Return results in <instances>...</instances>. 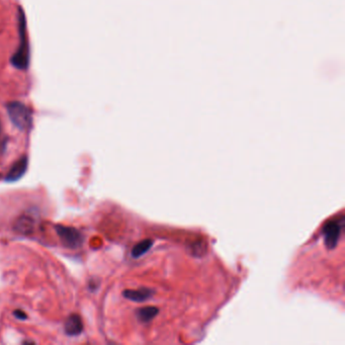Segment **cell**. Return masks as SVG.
I'll return each mask as SVG.
<instances>
[{
    "mask_svg": "<svg viewBox=\"0 0 345 345\" xmlns=\"http://www.w3.org/2000/svg\"><path fill=\"white\" fill-rule=\"evenodd\" d=\"M83 331L82 319L77 314L70 315L65 322V332L69 336H77Z\"/></svg>",
    "mask_w": 345,
    "mask_h": 345,
    "instance_id": "cell-7",
    "label": "cell"
},
{
    "mask_svg": "<svg viewBox=\"0 0 345 345\" xmlns=\"http://www.w3.org/2000/svg\"><path fill=\"white\" fill-rule=\"evenodd\" d=\"M0 129H2V125H0Z\"/></svg>",
    "mask_w": 345,
    "mask_h": 345,
    "instance_id": "cell-12",
    "label": "cell"
},
{
    "mask_svg": "<svg viewBox=\"0 0 345 345\" xmlns=\"http://www.w3.org/2000/svg\"><path fill=\"white\" fill-rule=\"evenodd\" d=\"M27 169H28V157L24 156L13 165L12 169L9 171L8 175L6 176V180L10 182H15V181L20 180L26 173Z\"/></svg>",
    "mask_w": 345,
    "mask_h": 345,
    "instance_id": "cell-5",
    "label": "cell"
},
{
    "mask_svg": "<svg viewBox=\"0 0 345 345\" xmlns=\"http://www.w3.org/2000/svg\"><path fill=\"white\" fill-rule=\"evenodd\" d=\"M152 245H153V240H151V239H145V240L139 242L132 249V256L135 258H138V257L144 255L145 253H147L150 250Z\"/></svg>",
    "mask_w": 345,
    "mask_h": 345,
    "instance_id": "cell-10",
    "label": "cell"
},
{
    "mask_svg": "<svg viewBox=\"0 0 345 345\" xmlns=\"http://www.w3.org/2000/svg\"><path fill=\"white\" fill-rule=\"evenodd\" d=\"M14 315H15V316H16L18 319H20V320H26V319H27V314H26L25 312L21 311V310L15 311Z\"/></svg>",
    "mask_w": 345,
    "mask_h": 345,
    "instance_id": "cell-11",
    "label": "cell"
},
{
    "mask_svg": "<svg viewBox=\"0 0 345 345\" xmlns=\"http://www.w3.org/2000/svg\"><path fill=\"white\" fill-rule=\"evenodd\" d=\"M57 235L59 236L63 245L70 249L79 248L82 245V235L81 233L72 227H67L63 225H57L55 227Z\"/></svg>",
    "mask_w": 345,
    "mask_h": 345,
    "instance_id": "cell-3",
    "label": "cell"
},
{
    "mask_svg": "<svg viewBox=\"0 0 345 345\" xmlns=\"http://www.w3.org/2000/svg\"><path fill=\"white\" fill-rule=\"evenodd\" d=\"M123 294L126 299H128L132 302L142 303V302L149 300L152 297L153 291L150 288L142 287L139 289H127L123 292Z\"/></svg>",
    "mask_w": 345,
    "mask_h": 345,
    "instance_id": "cell-8",
    "label": "cell"
},
{
    "mask_svg": "<svg viewBox=\"0 0 345 345\" xmlns=\"http://www.w3.org/2000/svg\"><path fill=\"white\" fill-rule=\"evenodd\" d=\"M9 116L16 127L26 131L32 126V112L30 109L19 102H14L8 105Z\"/></svg>",
    "mask_w": 345,
    "mask_h": 345,
    "instance_id": "cell-1",
    "label": "cell"
},
{
    "mask_svg": "<svg viewBox=\"0 0 345 345\" xmlns=\"http://www.w3.org/2000/svg\"><path fill=\"white\" fill-rule=\"evenodd\" d=\"M344 219L336 218L333 220L328 221L323 227V236H324V243L328 249H334L338 244L342 228H343Z\"/></svg>",
    "mask_w": 345,
    "mask_h": 345,
    "instance_id": "cell-2",
    "label": "cell"
},
{
    "mask_svg": "<svg viewBox=\"0 0 345 345\" xmlns=\"http://www.w3.org/2000/svg\"><path fill=\"white\" fill-rule=\"evenodd\" d=\"M159 313V310L156 307H144L136 312L137 319L142 323H148L153 320Z\"/></svg>",
    "mask_w": 345,
    "mask_h": 345,
    "instance_id": "cell-9",
    "label": "cell"
},
{
    "mask_svg": "<svg viewBox=\"0 0 345 345\" xmlns=\"http://www.w3.org/2000/svg\"><path fill=\"white\" fill-rule=\"evenodd\" d=\"M22 26V24H21ZM21 32H22V37H23V42L22 46L18 49L17 53L13 57V64L20 69H25L28 67L29 64V49L27 46V41L25 40V34L23 33V28L21 27Z\"/></svg>",
    "mask_w": 345,
    "mask_h": 345,
    "instance_id": "cell-4",
    "label": "cell"
},
{
    "mask_svg": "<svg viewBox=\"0 0 345 345\" xmlns=\"http://www.w3.org/2000/svg\"><path fill=\"white\" fill-rule=\"evenodd\" d=\"M34 228H35L34 219L27 215H23L19 217L14 225L15 231L22 235L32 234L34 232Z\"/></svg>",
    "mask_w": 345,
    "mask_h": 345,
    "instance_id": "cell-6",
    "label": "cell"
}]
</instances>
